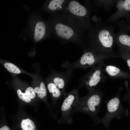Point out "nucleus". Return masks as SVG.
Listing matches in <instances>:
<instances>
[{"instance_id": "1a4fd4ad", "label": "nucleus", "mask_w": 130, "mask_h": 130, "mask_svg": "<svg viewBox=\"0 0 130 130\" xmlns=\"http://www.w3.org/2000/svg\"><path fill=\"white\" fill-rule=\"evenodd\" d=\"M114 43L118 46L119 51L130 53V36L125 31L120 29L114 35Z\"/></svg>"}, {"instance_id": "a878e982", "label": "nucleus", "mask_w": 130, "mask_h": 130, "mask_svg": "<svg viewBox=\"0 0 130 130\" xmlns=\"http://www.w3.org/2000/svg\"><path fill=\"white\" fill-rule=\"evenodd\" d=\"M1 130H10L9 128L7 126H4L0 129Z\"/></svg>"}, {"instance_id": "4be33fe9", "label": "nucleus", "mask_w": 130, "mask_h": 130, "mask_svg": "<svg viewBox=\"0 0 130 130\" xmlns=\"http://www.w3.org/2000/svg\"><path fill=\"white\" fill-rule=\"evenodd\" d=\"M25 93L31 99L35 97V94L34 90L31 87L27 88L25 91Z\"/></svg>"}, {"instance_id": "aec40b11", "label": "nucleus", "mask_w": 130, "mask_h": 130, "mask_svg": "<svg viewBox=\"0 0 130 130\" xmlns=\"http://www.w3.org/2000/svg\"><path fill=\"white\" fill-rule=\"evenodd\" d=\"M124 83L127 93L124 96L122 101H126L128 104L130 105V89L129 86V83L126 80L124 81Z\"/></svg>"}, {"instance_id": "f8f14e48", "label": "nucleus", "mask_w": 130, "mask_h": 130, "mask_svg": "<svg viewBox=\"0 0 130 130\" xmlns=\"http://www.w3.org/2000/svg\"><path fill=\"white\" fill-rule=\"evenodd\" d=\"M55 29L57 34L64 39H69L74 34L73 31L71 28L61 24H57Z\"/></svg>"}, {"instance_id": "20e7f679", "label": "nucleus", "mask_w": 130, "mask_h": 130, "mask_svg": "<svg viewBox=\"0 0 130 130\" xmlns=\"http://www.w3.org/2000/svg\"><path fill=\"white\" fill-rule=\"evenodd\" d=\"M102 61L92 67L91 70L84 75L80 79V83L78 87L84 86L89 93L94 91L97 86L101 83L103 82L107 78L102 73V68L104 65Z\"/></svg>"}, {"instance_id": "4468645a", "label": "nucleus", "mask_w": 130, "mask_h": 130, "mask_svg": "<svg viewBox=\"0 0 130 130\" xmlns=\"http://www.w3.org/2000/svg\"><path fill=\"white\" fill-rule=\"evenodd\" d=\"M47 87L49 92L56 100L59 99L63 95L61 91L52 82L49 83L47 84Z\"/></svg>"}, {"instance_id": "f03ea898", "label": "nucleus", "mask_w": 130, "mask_h": 130, "mask_svg": "<svg viewBox=\"0 0 130 130\" xmlns=\"http://www.w3.org/2000/svg\"><path fill=\"white\" fill-rule=\"evenodd\" d=\"M103 94V92L98 90L89 93L86 96L79 97L74 112L84 113L90 116L95 122H97L99 118L98 114Z\"/></svg>"}, {"instance_id": "9d476101", "label": "nucleus", "mask_w": 130, "mask_h": 130, "mask_svg": "<svg viewBox=\"0 0 130 130\" xmlns=\"http://www.w3.org/2000/svg\"><path fill=\"white\" fill-rule=\"evenodd\" d=\"M105 71L111 78L122 79L130 78V73L125 72L114 65H105Z\"/></svg>"}, {"instance_id": "6e6552de", "label": "nucleus", "mask_w": 130, "mask_h": 130, "mask_svg": "<svg viewBox=\"0 0 130 130\" xmlns=\"http://www.w3.org/2000/svg\"><path fill=\"white\" fill-rule=\"evenodd\" d=\"M30 20L29 29L31 35L35 41H39L45 35V24L37 15H33Z\"/></svg>"}, {"instance_id": "f3484780", "label": "nucleus", "mask_w": 130, "mask_h": 130, "mask_svg": "<svg viewBox=\"0 0 130 130\" xmlns=\"http://www.w3.org/2000/svg\"><path fill=\"white\" fill-rule=\"evenodd\" d=\"M4 65L6 69L11 72L17 74L20 73L19 69L12 63L6 62L5 63Z\"/></svg>"}, {"instance_id": "412c9836", "label": "nucleus", "mask_w": 130, "mask_h": 130, "mask_svg": "<svg viewBox=\"0 0 130 130\" xmlns=\"http://www.w3.org/2000/svg\"><path fill=\"white\" fill-rule=\"evenodd\" d=\"M17 92L19 98L23 101L27 103L31 101V99L26 93L22 92L20 90L18 89L17 91Z\"/></svg>"}, {"instance_id": "b1692460", "label": "nucleus", "mask_w": 130, "mask_h": 130, "mask_svg": "<svg viewBox=\"0 0 130 130\" xmlns=\"http://www.w3.org/2000/svg\"><path fill=\"white\" fill-rule=\"evenodd\" d=\"M40 87L44 94L45 96L46 97L47 94L46 90L45 84L43 82H41Z\"/></svg>"}, {"instance_id": "393cba45", "label": "nucleus", "mask_w": 130, "mask_h": 130, "mask_svg": "<svg viewBox=\"0 0 130 130\" xmlns=\"http://www.w3.org/2000/svg\"><path fill=\"white\" fill-rule=\"evenodd\" d=\"M93 19L96 24L102 23V18L100 17H98L96 15L94 16Z\"/></svg>"}, {"instance_id": "0eeeda50", "label": "nucleus", "mask_w": 130, "mask_h": 130, "mask_svg": "<svg viewBox=\"0 0 130 130\" xmlns=\"http://www.w3.org/2000/svg\"><path fill=\"white\" fill-rule=\"evenodd\" d=\"M115 5L116 11L106 19V22H114L123 17L128 22L130 20V0H117Z\"/></svg>"}, {"instance_id": "7ed1b4c3", "label": "nucleus", "mask_w": 130, "mask_h": 130, "mask_svg": "<svg viewBox=\"0 0 130 130\" xmlns=\"http://www.w3.org/2000/svg\"><path fill=\"white\" fill-rule=\"evenodd\" d=\"M113 58H121L119 55L104 56L97 55L88 50L86 51L81 57L76 61L72 63L68 61L64 62L61 67L67 69L80 68L85 70L87 68L93 67L104 60Z\"/></svg>"}, {"instance_id": "39448f33", "label": "nucleus", "mask_w": 130, "mask_h": 130, "mask_svg": "<svg viewBox=\"0 0 130 130\" xmlns=\"http://www.w3.org/2000/svg\"><path fill=\"white\" fill-rule=\"evenodd\" d=\"M79 88L73 89L64 95V99L61 108V116L59 123L70 124L72 122L73 114L79 98L78 91Z\"/></svg>"}, {"instance_id": "a211bd4d", "label": "nucleus", "mask_w": 130, "mask_h": 130, "mask_svg": "<svg viewBox=\"0 0 130 130\" xmlns=\"http://www.w3.org/2000/svg\"><path fill=\"white\" fill-rule=\"evenodd\" d=\"M118 53L121 58L126 62L130 70V53L122 51H119Z\"/></svg>"}, {"instance_id": "ddd939ff", "label": "nucleus", "mask_w": 130, "mask_h": 130, "mask_svg": "<svg viewBox=\"0 0 130 130\" xmlns=\"http://www.w3.org/2000/svg\"><path fill=\"white\" fill-rule=\"evenodd\" d=\"M117 0H99L96 1L97 6L99 8H103L106 11L110 10L115 5Z\"/></svg>"}, {"instance_id": "6ab92c4d", "label": "nucleus", "mask_w": 130, "mask_h": 130, "mask_svg": "<svg viewBox=\"0 0 130 130\" xmlns=\"http://www.w3.org/2000/svg\"><path fill=\"white\" fill-rule=\"evenodd\" d=\"M129 24L125 23L123 20H122L118 22V24L120 29L123 30L125 32H130V20L128 22Z\"/></svg>"}, {"instance_id": "f257e3e1", "label": "nucleus", "mask_w": 130, "mask_h": 130, "mask_svg": "<svg viewBox=\"0 0 130 130\" xmlns=\"http://www.w3.org/2000/svg\"><path fill=\"white\" fill-rule=\"evenodd\" d=\"M113 26L102 24H96L93 29L91 39L90 43L89 50L96 54L101 56H113L119 55L114 52Z\"/></svg>"}, {"instance_id": "423d86ee", "label": "nucleus", "mask_w": 130, "mask_h": 130, "mask_svg": "<svg viewBox=\"0 0 130 130\" xmlns=\"http://www.w3.org/2000/svg\"><path fill=\"white\" fill-rule=\"evenodd\" d=\"M121 89L119 88L117 94L115 96L106 102L107 106L106 114L102 118H99L97 122L108 124L115 117L120 119L124 115H128V110L124 107L120 99L119 94Z\"/></svg>"}, {"instance_id": "5701e85b", "label": "nucleus", "mask_w": 130, "mask_h": 130, "mask_svg": "<svg viewBox=\"0 0 130 130\" xmlns=\"http://www.w3.org/2000/svg\"><path fill=\"white\" fill-rule=\"evenodd\" d=\"M34 90L35 93L37 94L39 98H43L45 97L40 86L35 88Z\"/></svg>"}, {"instance_id": "2eb2a0df", "label": "nucleus", "mask_w": 130, "mask_h": 130, "mask_svg": "<svg viewBox=\"0 0 130 130\" xmlns=\"http://www.w3.org/2000/svg\"><path fill=\"white\" fill-rule=\"evenodd\" d=\"M21 125L22 130H35L36 129L33 122L29 119L23 120L22 121Z\"/></svg>"}, {"instance_id": "bb28decb", "label": "nucleus", "mask_w": 130, "mask_h": 130, "mask_svg": "<svg viewBox=\"0 0 130 130\" xmlns=\"http://www.w3.org/2000/svg\"><path fill=\"white\" fill-rule=\"evenodd\" d=\"M0 130H1V129H0Z\"/></svg>"}, {"instance_id": "dca6fc26", "label": "nucleus", "mask_w": 130, "mask_h": 130, "mask_svg": "<svg viewBox=\"0 0 130 130\" xmlns=\"http://www.w3.org/2000/svg\"><path fill=\"white\" fill-rule=\"evenodd\" d=\"M63 0H53L50 2L48 5L49 9L54 11L59 8L64 1Z\"/></svg>"}, {"instance_id": "9b49d317", "label": "nucleus", "mask_w": 130, "mask_h": 130, "mask_svg": "<svg viewBox=\"0 0 130 130\" xmlns=\"http://www.w3.org/2000/svg\"><path fill=\"white\" fill-rule=\"evenodd\" d=\"M69 8L70 11L74 14L89 20V13L87 8L77 1H70Z\"/></svg>"}]
</instances>
